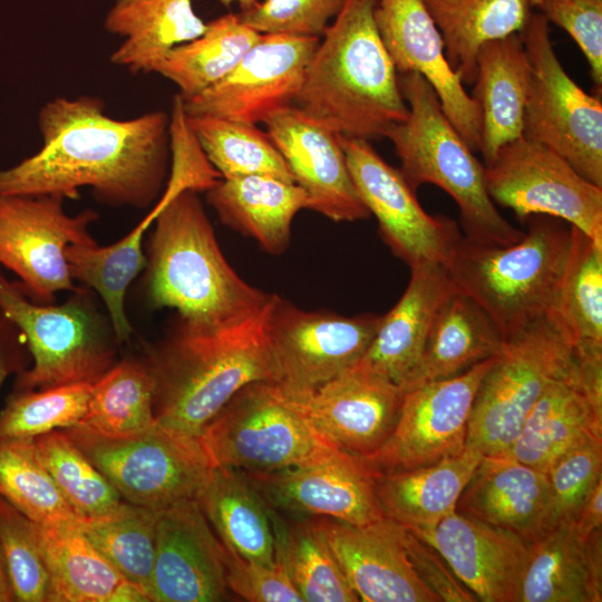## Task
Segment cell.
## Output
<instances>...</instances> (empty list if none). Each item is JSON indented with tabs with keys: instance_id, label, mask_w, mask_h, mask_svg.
Segmentation results:
<instances>
[{
	"instance_id": "cell-1",
	"label": "cell",
	"mask_w": 602,
	"mask_h": 602,
	"mask_svg": "<svg viewBox=\"0 0 602 602\" xmlns=\"http://www.w3.org/2000/svg\"><path fill=\"white\" fill-rule=\"evenodd\" d=\"M169 122L162 110L109 117L96 96L55 98L38 114L42 147L0 171V195L78 198L86 186L109 206L145 208L167 175Z\"/></svg>"
},
{
	"instance_id": "cell-2",
	"label": "cell",
	"mask_w": 602,
	"mask_h": 602,
	"mask_svg": "<svg viewBox=\"0 0 602 602\" xmlns=\"http://www.w3.org/2000/svg\"><path fill=\"white\" fill-rule=\"evenodd\" d=\"M146 258L145 294L154 309L169 308L197 331L241 326L271 294L243 280L226 261L197 192L164 193Z\"/></svg>"
},
{
	"instance_id": "cell-3",
	"label": "cell",
	"mask_w": 602,
	"mask_h": 602,
	"mask_svg": "<svg viewBox=\"0 0 602 602\" xmlns=\"http://www.w3.org/2000/svg\"><path fill=\"white\" fill-rule=\"evenodd\" d=\"M377 0H346L326 28L292 105L346 137H385L408 116L396 67L375 20Z\"/></svg>"
},
{
	"instance_id": "cell-4",
	"label": "cell",
	"mask_w": 602,
	"mask_h": 602,
	"mask_svg": "<svg viewBox=\"0 0 602 602\" xmlns=\"http://www.w3.org/2000/svg\"><path fill=\"white\" fill-rule=\"evenodd\" d=\"M265 309L241 326L219 331H197L178 322L151 349L145 363L154 381L158 425L200 438L241 388L275 381L264 336Z\"/></svg>"
},
{
	"instance_id": "cell-5",
	"label": "cell",
	"mask_w": 602,
	"mask_h": 602,
	"mask_svg": "<svg viewBox=\"0 0 602 602\" xmlns=\"http://www.w3.org/2000/svg\"><path fill=\"white\" fill-rule=\"evenodd\" d=\"M509 245L462 235L443 264L455 288L473 299L507 340L546 317L556 299L571 247L563 221L533 215Z\"/></svg>"
},
{
	"instance_id": "cell-6",
	"label": "cell",
	"mask_w": 602,
	"mask_h": 602,
	"mask_svg": "<svg viewBox=\"0 0 602 602\" xmlns=\"http://www.w3.org/2000/svg\"><path fill=\"white\" fill-rule=\"evenodd\" d=\"M408 106L407 118L391 126L388 138L400 161V172L416 191L433 184L457 204L464 236L496 245H509L524 232L511 224L488 195L485 165L445 115L431 86L418 74L398 76Z\"/></svg>"
},
{
	"instance_id": "cell-7",
	"label": "cell",
	"mask_w": 602,
	"mask_h": 602,
	"mask_svg": "<svg viewBox=\"0 0 602 602\" xmlns=\"http://www.w3.org/2000/svg\"><path fill=\"white\" fill-rule=\"evenodd\" d=\"M0 310L23 334L33 361L18 373L16 391L95 383L116 363L113 324L84 285L61 304H41L0 272Z\"/></svg>"
},
{
	"instance_id": "cell-8",
	"label": "cell",
	"mask_w": 602,
	"mask_h": 602,
	"mask_svg": "<svg viewBox=\"0 0 602 602\" xmlns=\"http://www.w3.org/2000/svg\"><path fill=\"white\" fill-rule=\"evenodd\" d=\"M200 440L215 466L243 473L299 467L339 449L321 437L271 381L241 388Z\"/></svg>"
},
{
	"instance_id": "cell-9",
	"label": "cell",
	"mask_w": 602,
	"mask_h": 602,
	"mask_svg": "<svg viewBox=\"0 0 602 602\" xmlns=\"http://www.w3.org/2000/svg\"><path fill=\"white\" fill-rule=\"evenodd\" d=\"M576 362L550 317L507 339L482 379L468 420L466 447L503 455L547 386Z\"/></svg>"
},
{
	"instance_id": "cell-10",
	"label": "cell",
	"mask_w": 602,
	"mask_h": 602,
	"mask_svg": "<svg viewBox=\"0 0 602 602\" xmlns=\"http://www.w3.org/2000/svg\"><path fill=\"white\" fill-rule=\"evenodd\" d=\"M61 430L123 501L155 511L197 501L215 466L200 438L157 423L142 433L120 437L98 435L78 425Z\"/></svg>"
},
{
	"instance_id": "cell-11",
	"label": "cell",
	"mask_w": 602,
	"mask_h": 602,
	"mask_svg": "<svg viewBox=\"0 0 602 602\" xmlns=\"http://www.w3.org/2000/svg\"><path fill=\"white\" fill-rule=\"evenodd\" d=\"M548 23L542 13L532 11L520 32L532 68L523 137L548 147L602 187L601 94L586 93L565 71Z\"/></svg>"
},
{
	"instance_id": "cell-12",
	"label": "cell",
	"mask_w": 602,
	"mask_h": 602,
	"mask_svg": "<svg viewBox=\"0 0 602 602\" xmlns=\"http://www.w3.org/2000/svg\"><path fill=\"white\" fill-rule=\"evenodd\" d=\"M381 315L352 317L301 309L271 294L264 336L275 383L292 394L312 391L341 375L367 351Z\"/></svg>"
},
{
	"instance_id": "cell-13",
	"label": "cell",
	"mask_w": 602,
	"mask_h": 602,
	"mask_svg": "<svg viewBox=\"0 0 602 602\" xmlns=\"http://www.w3.org/2000/svg\"><path fill=\"white\" fill-rule=\"evenodd\" d=\"M485 182L492 201L520 219L555 217L602 245V187L543 144L522 136L504 145L485 165Z\"/></svg>"
},
{
	"instance_id": "cell-14",
	"label": "cell",
	"mask_w": 602,
	"mask_h": 602,
	"mask_svg": "<svg viewBox=\"0 0 602 602\" xmlns=\"http://www.w3.org/2000/svg\"><path fill=\"white\" fill-rule=\"evenodd\" d=\"M64 197L0 195V265L19 278L25 294L41 304L54 303L59 291H77L66 250L95 241L88 232L98 215L86 210L68 215Z\"/></svg>"
},
{
	"instance_id": "cell-15",
	"label": "cell",
	"mask_w": 602,
	"mask_h": 602,
	"mask_svg": "<svg viewBox=\"0 0 602 602\" xmlns=\"http://www.w3.org/2000/svg\"><path fill=\"white\" fill-rule=\"evenodd\" d=\"M339 136L357 193L378 222L381 240L409 268L443 265L462 237L458 224L430 215L400 169L388 164L369 140Z\"/></svg>"
},
{
	"instance_id": "cell-16",
	"label": "cell",
	"mask_w": 602,
	"mask_h": 602,
	"mask_svg": "<svg viewBox=\"0 0 602 602\" xmlns=\"http://www.w3.org/2000/svg\"><path fill=\"white\" fill-rule=\"evenodd\" d=\"M494 359L405 391L388 439L376 452L360 457L376 474H386L431 465L462 453L479 383Z\"/></svg>"
},
{
	"instance_id": "cell-17",
	"label": "cell",
	"mask_w": 602,
	"mask_h": 602,
	"mask_svg": "<svg viewBox=\"0 0 602 602\" xmlns=\"http://www.w3.org/2000/svg\"><path fill=\"white\" fill-rule=\"evenodd\" d=\"M319 40L261 33L223 79L192 98L182 99L185 115L263 123L273 111L292 105Z\"/></svg>"
},
{
	"instance_id": "cell-18",
	"label": "cell",
	"mask_w": 602,
	"mask_h": 602,
	"mask_svg": "<svg viewBox=\"0 0 602 602\" xmlns=\"http://www.w3.org/2000/svg\"><path fill=\"white\" fill-rule=\"evenodd\" d=\"M241 473L268 507L285 515L327 517L353 525L385 517L375 493L377 474L360 456L341 449L299 467Z\"/></svg>"
},
{
	"instance_id": "cell-19",
	"label": "cell",
	"mask_w": 602,
	"mask_h": 602,
	"mask_svg": "<svg viewBox=\"0 0 602 602\" xmlns=\"http://www.w3.org/2000/svg\"><path fill=\"white\" fill-rule=\"evenodd\" d=\"M282 391L321 437L358 456L388 439L405 394L398 385L352 367L312 391Z\"/></svg>"
},
{
	"instance_id": "cell-20",
	"label": "cell",
	"mask_w": 602,
	"mask_h": 602,
	"mask_svg": "<svg viewBox=\"0 0 602 602\" xmlns=\"http://www.w3.org/2000/svg\"><path fill=\"white\" fill-rule=\"evenodd\" d=\"M226 551L196 499L158 511L149 596L156 602L230 599Z\"/></svg>"
},
{
	"instance_id": "cell-21",
	"label": "cell",
	"mask_w": 602,
	"mask_h": 602,
	"mask_svg": "<svg viewBox=\"0 0 602 602\" xmlns=\"http://www.w3.org/2000/svg\"><path fill=\"white\" fill-rule=\"evenodd\" d=\"M375 20L397 72L420 75L455 129L474 153L478 152L479 108L450 67L441 35L423 0H377Z\"/></svg>"
},
{
	"instance_id": "cell-22",
	"label": "cell",
	"mask_w": 602,
	"mask_h": 602,
	"mask_svg": "<svg viewBox=\"0 0 602 602\" xmlns=\"http://www.w3.org/2000/svg\"><path fill=\"white\" fill-rule=\"evenodd\" d=\"M263 123L295 184L305 192L309 210L333 222L370 216L351 179L338 134L293 105L273 111Z\"/></svg>"
},
{
	"instance_id": "cell-23",
	"label": "cell",
	"mask_w": 602,
	"mask_h": 602,
	"mask_svg": "<svg viewBox=\"0 0 602 602\" xmlns=\"http://www.w3.org/2000/svg\"><path fill=\"white\" fill-rule=\"evenodd\" d=\"M317 518L359 601L441 602L409 560L405 526L387 517L365 525Z\"/></svg>"
},
{
	"instance_id": "cell-24",
	"label": "cell",
	"mask_w": 602,
	"mask_h": 602,
	"mask_svg": "<svg viewBox=\"0 0 602 602\" xmlns=\"http://www.w3.org/2000/svg\"><path fill=\"white\" fill-rule=\"evenodd\" d=\"M412 532L443 555L477 601L520 602L528 544L518 535L456 511Z\"/></svg>"
},
{
	"instance_id": "cell-25",
	"label": "cell",
	"mask_w": 602,
	"mask_h": 602,
	"mask_svg": "<svg viewBox=\"0 0 602 602\" xmlns=\"http://www.w3.org/2000/svg\"><path fill=\"white\" fill-rule=\"evenodd\" d=\"M456 512L509 531L527 544L556 524L546 473L506 455L482 457Z\"/></svg>"
},
{
	"instance_id": "cell-26",
	"label": "cell",
	"mask_w": 602,
	"mask_h": 602,
	"mask_svg": "<svg viewBox=\"0 0 602 602\" xmlns=\"http://www.w3.org/2000/svg\"><path fill=\"white\" fill-rule=\"evenodd\" d=\"M409 269L406 290L390 311L381 315L367 351L352 366L400 388L420 358L437 310L455 288L440 264Z\"/></svg>"
},
{
	"instance_id": "cell-27",
	"label": "cell",
	"mask_w": 602,
	"mask_h": 602,
	"mask_svg": "<svg viewBox=\"0 0 602 602\" xmlns=\"http://www.w3.org/2000/svg\"><path fill=\"white\" fill-rule=\"evenodd\" d=\"M601 601V530L582 538L562 521L528 543L520 602Z\"/></svg>"
},
{
	"instance_id": "cell-28",
	"label": "cell",
	"mask_w": 602,
	"mask_h": 602,
	"mask_svg": "<svg viewBox=\"0 0 602 602\" xmlns=\"http://www.w3.org/2000/svg\"><path fill=\"white\" fill-rule=\"evenodd\" d=\"M531 80V62L520 33L488 41L479 48L470 96L480 113L478 152L485 165L504 145L523 136Z\"/></svg>"
},
{
	"instance_id": "cell-29",
	"label": "cell",
	"mask_w": 602,
	"mask_h": 602,
	"mask_svg": "<svg viewBox=\"0 0 602 602\" xmlns=\"http://www.w3.org/2000/svg\"><path fill=\"white\" fill-rule=\"evenodd\" d=\"M590 437H602V409L585 392L575 362L547 386L503 455L546 473L557 457Z\"/></svg>"
},
{
	"instance_id": "cell-30",
	"label": "cell",
	"mask_w": 602,
	"mask_h": 602,
	"mask_svg": "<svg viewBox=\"0 0 602 602\" xmlns=\"http://www.w3.org/2000/svg\"><path fill=\"white\" fill-rule=\"evenodd\" d=\"M206 200L223 224L271 255L285 252L294 216L309 208L298 184L259 174L221 178L206 191Z\"/></svg>"
},
{
	"instance_id": "cell-31",
	"label": "cell",
	"mask_w": 602,
	"mask_h": 602,
	"mask_svg": "<svg viewBox=\"0 0 602 602\" xmlns=\"http://www.w3.org/2000/svg\"><path fill=\"white\" fill-rule=\"evenodd\" d=\"M506 339L491 317L456 288L437 310L420 358L401 389L446 379L496 357Z\"/></svg>"
},
{
	"instance_id": "cell-32",
	"label": "cell",
	"mask_w": 602,
	"mask_h": 602,
	"mask_svg": "<svg viewBox=\"0 0 602 602\" xmlns=\"http://www.w3.org/2000/svg\"><path fill=\"white\" fill-rule=\"evenodd\" d=\"M35 527L49 572L50 602L151 601L90 543L79 525L35 523Z\"/></svg>"
},
{
	"instance_id": "cell-33",
	"label": "cell",
	"mask_w": 602,
	"mask_h": 602,
	"mask_svg": "<svg viewBox=\"0 0 602 602\" xmlns=\"http://www.w3.org/2000/svg\"><path fill=\"white\" fill-rule=\"evenodd\" d=\"M482 457L479 452L466 447L431 465L377 474L375 493L383 516L411 531L434 527L456 511Z\"/></svg>"
},
{
	"instance_id": "cell-34",
	"label": "cell",
	"mask_w": 602,
	"mask_h": 602,
	"mask_svg": "<svg viewBox=\"0 0 602 602\" xmlns=\"http://www.w3.org/2000/svg\"><path fill=\"white\" fill-rule=\"evenodd\" d=\"M105 28L124 39L110 61L137 74L156 72L173 48L201 36L206 23L191 0H116Z\"/></svg>"
},
{
	"instance_id": "cell-35",
	"label": "cell",
	"mask_w": 602,
	"mask_h": 602,
	"mask_svg": "<svg viewBox=\"0 0 602 602\" xmlns=\"http://www.w3.org/2000/svg\"><path fill=\"white\" fill-rule=\"evenodd\" d=\"M197 503L226 550L245 560L275 563L269 508L241 472L214 466Z\"/></svg>"
},
{
	"instance_id": "cell-36",
	"label": "cell",
	"mask_w": 602,
	"mask_h": 602,
	"mask_svg": "<svg viewBox=\"0 0 602 602\" xmlns=\"http://www.w3.org/2000/svg\"><path fill=\"white\" fill-rule=\"evenodd\" d=\"M437 26L450 67L464 84L476 76L479 48L524 28L533 0H423Z\"/></svg>"
},
{
	"instance_id": "cell-37",
	"label": "cell",
	"mask_w": 602,
	"mask_h": 602,
	"mask_svg": "<svg viewBox=\"0 0 602 602\" xmlns=\"http://www.w3.org/2000/svg\"><path fill=\"white\" fill-rule=\"evenodd\" d=\"M570 227V253L547 317L576 358H602V245Z\"/></svg>"
},
{
	"instance_id": "cell-38",
	"label": "cell",
	"mask_w": 602,
	"mask_h": 602,
	"mask_svg": "<svg viewBox=\"0 0 602 602\" xmlns=\"http://www.w3.org/2000/svg\"><path fill=\"white\" fill-rule=\"evenodd\" d=\"M269 508L275 561L307 602H356L317 517H295Z\"/></svg>"
},
{
	"instance_id": "cell-39",
	"label": "cell",
	"mask_w": 602,
	"mask_h": 602,
	"mask_svg": "<svg viewBox=\"0 0 602 602\" xmlns=\"http://www.w3.org/2000/svg\"><path fill=\"white\" fill-rule=\"evenodd\" d=\"M261 33L239 13H226L206 23L195 39L173 48L156 72L174 82L183 100L223 79L240 62Z\"/></svg>"
},
{
	"instance_id": "cell-40",
	"label": "cell",
	"mask_w": 602,
	"mask_h": 602,
	"mask_svg": "<svg viewBox=\"0 0 602 602\" xmlns=\"http://www.w3.org/2000/svg\"><path fill=\"white\" fill-rule=\"evenodd\" d=\"M155 424L152 373L145 361L124 360L93 385L87 410L77 425L98 435L120 437Z\"/></svg>"
},
{
	"instance_id": "cell-41",
	"label": "cell",
	"mask_w": 602,
	"mask_h": 602,
	"mask_svg": "<svg viewBox=\"0 0 602 602\" xmlns=\"http://www.w3.org/2000/svg\"><path fill=\"white\" fill-rule=\"evenodd\" d=\"M186 123L222 178L259 174L295 183L269 134L256 125L210 115L186 116Z\"/></svg>"
},
{
	"instance_id": "cell-42",
	"label": "cell",
	"mask_w": 602,
	"mask_h": 602,
	"mask_svg": "<svg viewBox=\"0 0 602 602\" xmlns=\"http://www.w3.org/2000/svg\"><path fill=\"white\" fill-rule=\"evenodd\" d=\"M157 516L158 511L124 501L109 514L79 524L90 543L148 596L156 553Z\"/></svg>"
},
{
	"instance_id": "cell-43",
	"label": "cell",
	"mask_w": 602,
	"mask_h": 602,
	"mask_svg": "<svg viewBox=\"0 0 602 602\" xmlns=\"http://www.w3.org/2000/svg\"><path fill=\"white\" fill-rule=\"evenodd\" d=\"M0 496L40 525H79L81 522L29 438L0 439Z\"/></svg>"
},
{
	"instance_id": "cell-44",
	"label": "cell",
	"mask_w": 602,
	"mask_h": 602,
	"mask_svg": "<svg viewBox=\"0 0 602 602\" xmlns=\"http://www.w3.org/2000/svg\"><path fill=\"white\" fill-rule=\"evenodd\" d=\"M32 440L59 492L81 521L107 515L122 505L115 487L64 430Z\"/></svg>"
},
{
	"instance_id": "cell-45",
	"label": "cell",
	"mask_w": 602,
	"mask_h": 602,
	"mask_svg": "<svg viewBox=\"0 0 602 602\" xmlns=\"http://www.w3.org/2000/svg\"><path fill=\"white\" fill-rule=\"evenodd\" d=\"M93 385L16 391L0 412V439H32L77 425L87 410Z\"/></svg>"
},
{
	"instance_id": "cell-46",
	"label": "cell",
	"mask_w": 602,
	"mask_h": 602,
	"mask_svg": "<svg viewBox=\"0 0 602 602\" xmlns=\"http://www.w3.org/2000/svg\"><path fill=\"white\" fill-rule=\"evenodd\" d=\"M0 555L13 601L50 602V577L35 523L1 496Z\"/></svg>"
},
{
	"instance_id": "cell-47",
	"label": "cell",
	"mask_w": 602,
	"mask_h": 602,
	"mask_svg": "<svg viewBox=\"0 0 602 602\" xmlns=\"http://www.w3.org/2000/svg\"><path fill=\"white\" fill-rule=\"evenodd\" d=\"M555 521H572L602 479V437H590L567 449L546 470Z\"/></svg>"
},
{
	"instance_id": "cell-48",
	"label": "cell",
	"mask_w": 602,
	"mask_h": 602,
	"mask_svg": "<svg viewBox=\"0 0 602 602\" xmlns=\"http://www.w3.org/2000/svg\"><path fill=\"white\" fill-rule=\"evenodd\" d=\"M346 0H264L239 13L259 33L321 38Z\"/></svg>"
},
{
	"instance_id": "cell-49",
	"label": "cell",
	"mask_w": 602,
	"mask_h": 602,
	"mask_svg": "<svg viewBox=\"0 0 602 602\" xmlns=\"http://www.w3.org/2000/svg\"><path fill=\"white\" fill-rule=\"evenodd\" d=\"M533 7L575 41L588 61L598 93H601L602 0H533Z\"/></svg>"
},
{
	"instance_id": "cell-50",
	"label": "cell",
	"mask_w": 602,
	"mask_h": 602,
	"mask_svg": "<svg viewBox=\"0 0 602 602\" xmlns=\"http://www.w3.org/2000/svg\"><path fill=\"white\" fill-rule=\"evenodd\" d=\"M226 579L232 593L252 602L303 601L284 566L263 564L226 550Z\"/></svg>"
},
{
	"instance_id": "cell-51",
	"label": "cell",
	"mask_w": 602,
	"mask_h": 602,
	"mask_svg": "<svg viewBox=\"0 0 602 602\" xmlns=\"http://www.w3.org/2000/svg\"><path fill=\"white\" fill-rule=\"evenodd\" d=\"M404 542L420 580L441 602H476V596L457 579L443 555L427 541L405 527Z\"/></svg>"
},
{
	"instance_id": "cell-52",
	"label": "cell",
	"mask_w": 602,
	"mask_h": 602,
	"mask_svg": "<svg viewBox=\"0 0 602 602\" xmlns=\"http://www.w3.org/2000/svg\"><path fill=\"white\" fill-rule=\"evenodd\" d=\"M27 341L19 328L0 310V387L27 365Z\"/></svg>"
},
{
	"instance_id": "cell-53",
	"label": "cell",
	"mask_w": 602,
	"mask_h": 602,
	"mask_svg": "<svg viewBox=\"0 0 602 602\" xmlns=\"http://www.w3.org/2000/svg\"><path fill=\"white\" fill-rule=\"evenodd\" d=\"M572 524L582 538H586L593 532L602 528V479L596 483L581 504Z\"/></svg>"
},
{
	"instance_id": "cell-54",
	"label": "cell",
	"mask_w": 602,
	"mask_h": 602,
	"mask_svg": "<svg viewBox=\"0 0 602 602\" xmlns=\"http://www.w3.org/2000/svg\"><path fill=\"white\" fill-rule=\"evenodd\" d=\"M13 601L12 592L0 555V602Z\"/></svg>"
},
{
	"instance_id": "cell-55",
	"label": "cell",
	"mask_w": 602,
	"mask_h": 602,
	"mask_svg": "<svg viewBox=\"0 0 602 602\" xmlns=\"http://www.w3.org/2000/svg\"><path fill=\"white\" fill-rule=\"evenodd\" d=\"M219 1L222 2L226 7L235 1L240 2L242 10L249 9L258 2V0H219Z\"/></svg>"
}]
</instances>
